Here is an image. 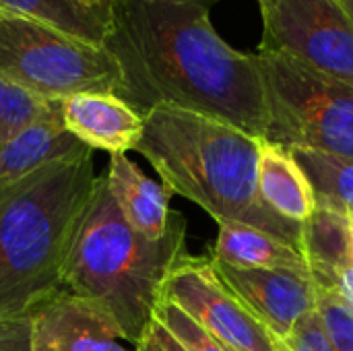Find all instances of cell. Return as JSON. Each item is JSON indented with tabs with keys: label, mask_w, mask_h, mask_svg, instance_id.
Wrapping results in <instances>:
<instances>
[{
	"label": "cell",
	"mask_w": 353,
	"mask_h": 351,
	"mask_svg": "<svg viewBox=\"0 0 353 351\" xmlns=\"http://www.w3.org/2000/svg\"><path fill=\"white\" fill-rule=\"evenodd\" d=\"M211 261L219 279L275 341H283L302 319L316 312L312 275L271 269H242L213 257Z\"/></svg>",
	"instance_id": "9"
},
{
	"label": "cell",
	"mask_w": 353,
	"mask_h": 351,
	"mask_svg": "<svg viewBox=\"0 0 353 351\" xmlns=\"http://www.w3.org/2000/svg\"><path fill=\"white\" fill-rule=\"evenodd\" d=\"M259 143L228 122L157 106L143 116L134 151L172 194L192 201L219 225H250L306 252L304 228L279 217L261 199Z\"/></svg>",
	"instance_id": "2"
},
{
	"label": "cell",
	"mask_w": 353,
	"mask_h": 351,
	"mask_svg": "<svg viewBox=\"0 0 353 351\" xmlns=\"http://www.w3.org/2000/svg\"><path fill=\"white\" fill-rule=\"evenodd\" d=\"M153 317L186 348L188 351H232V348L223 345L203 327H199L186 312H182L176 304L168 300H159L155 306Z\"/></svg>",
	"instance_id": "21"
},
{
	"label": "cell",
	"mask_w": 353,
	"mask_h": 351,
	"mask_svg": "<svg viewBox=\"0 0 353 351\" xmlns=\"http://www.w3.org/2000/svg\"><path fill=\"white\" fill-rule=\"evenodd\" d=\"M87 151L91 149L66 130L58 103L52 114L0 143V184H10L43 166L72 159Z\"/></svg>",
	"instance_id": "12"
},
{
	"label": "cell",
	"mask_w": 353,
	"mask_h": 351,
	"mask_svg": "<svg viewBox=\"0 0 353 351\" xmlns=\"http://www.w3.org/2000/svg\"><path fill=\"white\" fill-rule=\"evenodd\" d=\"M0 74L60 101L74 93H118L120 72L101 46L0 10Z\"/></svg>",
	"instance_id": "6"
},
{
	"label": "cell",
	"mask_w": 353,
	"mask_h": 351,
	"mask_svg": "<svg viewBox=\"0 0 353 351\" xmlns=\"http://www.w3.org/2000/svg\"><path fill=\"white\" fill-rule=\"evenodd\" d=\"M211 257L242 269H271L310 275V263L304 250L242 223L219 225Z\"/></svg>",
	"instance_id": "16"
},
{
	"label": "cell",
	"mask_w": 353,
	"mask_h": 351,
	"mask_svg": "<svg viewBox=\"0 0 353 351\" xmlns=\"http://www.w3.org/2000/svg\"><path fill=\"white\" fill-rule=\"evenodd\" d=\"M182 254H186L182 215L174 213L170 232L161 240H151L128 225L105 176H99L64 265L62 290L101 308L122 339L137 345Z\"/></svg>",
	"instance_id": "4"
},
{
	"label": "cell",
	"mask_w": 353,
	"mask_h": 351,
	"mask_svg": "<svg viewBox=\"0 0 353 351\" xmlns=\"http://www.w3.org/2000/svg\"><path fill=\"white\" fill-rule=\"evenodd\" d=\"M0 351H33L31 317L0 319Z\"/></svg>",
	"instance_id": "23"
},
{
	"label": "cell",
	"mask_w": 353,
	"mask_h": 351,
	"mask_svg": "<svg viewBox=\"0 0 353 351\" xmlns=\"http://www.w3.org/2000/svg\"><path fill=\"white\" fill-rule=\"evenodd\" d=\"M134 351H188L155 317L147 325L141 341L134 345Z\"/></svg>",
	"instance_id": "24"
},
{
	"label": "cell",
	"mask_w": 353,
	"mask_h": 351,
	"mask_svg": "<svg viewBox=\"0 0 353 351\" xmlns=\"http://www.w3.org/2000/svg\"><path fill=\"white\" fill-rule=\"evenodd\" d=\"M0 10L21 14L101 48L112 23L110 4H91L87 0H0Z\"/></svg>",
	"instance_id": "17"
},
{
	"label": "cell",
	"mask_w": 353,
	"mask_h": 351,
	"mask_svg": "<svg viewBox=\"0 0 353 351\" xmlns=\"http://www.w3.org/2000/svg\"><path fill=\"white\" fill-rule=\"evenodd\" d=\"M347 217V215H345ZM347 221H350V228H352V234H353V217H347Z\"/></svg>",
	"instance_id": "27"
},
{
	"label": "cell",
	"mask_w": 353,
	"mask_h": 351,
	"mask_svg": "<svg viewBox=\"0 0 353 351\" xmlns=\"http://www.w3.org/2000/svg\"><path fill=\"white\" fill-rule=\"evenodd\" d=\"M163 300L234 351H277V341L219 279L211 257L178 259L163 283Z\"/></svg>",
	"instance_id": "8"
},
{
	"label": "cell",
	"mask_w": 353,
	"mask_h": 351,
	"mask_svg": "<svg viewBox=\"0 0 353 351\" xmlns=\"http://www.w3.org/2000/svg\"><path fill=\"white\" fill-rule=\"evenodd\" d=\"M60 116L72 132L91 151L110 155L134 151L143 134V116L114 93H74L60 99Z\"/></svg>",
	"instance_id": "11"
},
{
	"label": "cell",
	"mask_w": 353,
	"mask_h": 351,
	"mask_svg": "<svg viewBox=\"0 0 353 351\" xmlns=\"http://www.w3.org/2000/svg\"><path fill=\"white\" fill-rule=\"evenodd\" d=\"M58 103L0 74V143L27 124L52 114Z\"/></svg>",
	"instance_id": "19"
},
{
	"label": "cell",
	"mask_w": 353,
	"mask_h": 351,
	"mask_svg": "<svg viewBox=\"0 0 353 351\" xmlns=\"http://www.w3.org/2000/svg\"><path fill=\"white\" fill-rule=\"evenodd\" d=\"M259 192L273 213L302 228L319 209L314 188L294 153L265 139L259 143Z\"/></svg>",
	"instance_id": "14"
},
{
	"label": "cell",
	"mask_w": 353,
	"mask_h": 351,
	"mask_svg": "<svg viewBox=\"0 0 353 351\" xmlns=\"http://www.w3.org/2000/svg\"><path fill=\"white\" fill-rule=\"evenodd\" d=\"M232 351H234V350H232Z\"/></svg>",
	"instance_id": "28"
},
{
	"label": "cell",
	"mask_w": 353,
	"mask_h": 351,
	"mask_svg": "<svg viewBox=\"0 0 353 351\" xmlns=\"http://www.w3.org/2000/svg\"><path fill=\"white\" fill-rule=\"evenodd\" d=\"M265 87V141L353 159V87L275 52H256Z\"/></svg>",
	"instance_id": "5"
},
{
	"label": "cell",
	"mask_w": 353,
	"mask_h": 351,
	"mask_svg": "<svg viewBox=\"0 0 353 351\" xmlns=\"http://www.w3.org/2000/svg\"><path fill=\"white\" fill-rule=\"evenodd\" d=\"M306 172L319 207L353 217V159L306 149H290Z\"/></svg>",
	"instance_id": "18"
},
{
	"label": "cell",
	"mask_w": 353,
	"mask_h": 351,
	"mask_svg": "<svg viewBox=\"0 0 353 351\" xmlns=\"http://www.w3.org/2000/svg\"><path fill=\"white\" fill-rule=\"evenodd\" d=\"M316 292V314L335 351H353V310L337 292V288L323 279L312 277Z\"/></svg>",
	"instance_id": "20"
},
{
	"label": "cell",
	"mask_w": 353,
	"mask_h": 351,
	"mask_svg": "<svg viewBox=\"0 0 353 351\" xmlns=\"http://www.w3.org/2000/svg\"><path fill=\"white\" fill-rule=\"evenodd\" d=\"M261 52L283 54L353 87V19L339 0H256Z\"/></svg>",
	"instance_id": "7"
},
{
	"label": "cell",
	"mask_w": 353,
	"mask_h": 351,
	"mask_svg": "<svg viewBox=\"0 0 353 351\" xmlns=\"http://www.w3.org/2000/svg\"><path fill=\"white\" fill-rule=\"evenodd\" d=\"M339 2H341V6L347 10V14L353 19V0H339Z\"/></svg>",
	"instance_id": "25"
},
{
	"label": "cell",
	"mask_w": 353,
	"mask_h": 351,
	"mask_svg": "<svg viewBox=\"0 0 353 351\" xmlns=\"http://www.w3.org/2000/svg\"><path fill=\"white\" fill-rule=\"evenodd\" d=\"M122 341L101 308L66 290L31 312L33 351H134Z\"/></svg>",
	"instance_id": "10"
},
{
	"label": "cell",
	"mask_w": 353,
	"mask_h": 351,
	"mask_svg": "<svg viewBox=\"0 0 353 351\" xmlns=\"http://www.w3.org/2000/svg\"><path fill=\"white\" fill-rule=\"evenodd\" d=\"M213 0H112L103 48L120 72L118 97L141 116L172 106L265 139L267 106L254 54L215 31Z\"/></svg>",
	"instance_id": "1"
},
{
	"label": "cell",
	"mask_w": 353,
	"mask_h": 351,
	"mask_svg": "<svg viewBox=\"0 0 353 351\" xmlns=\"http://www.w3.org/2000/svg\"><path fill=\"white\" fill-rule=\"evenodd\" d=\"M93 151L0 184V319L62 290V273L95 186Z\"/></svg>",
	"instance_id": "3"
},
{
	"label": "cell",
	"mask_w": 353,
	"mask_h": 351,
	"mask_svg": "<svg viewBox=\"0 0 353 351\" xmlns=\"http://www.w3.org/2000/svg\"><path fill=\"white\" fill-rule=\"evenodd\" d=\"M87 2H91V4H110L112 0H87Z\"/></svg>",
	"instance_id": "26"
},
{
	"label": "cell",
	"mask_w": 353,
	"mask_h": 351,
	"mask_svg": "<svg viewBox=\"0 0 353 351\" xmlns=\"http://www.w3.org/2000/svg\"><path fill=\"white\" fill-rule=\"evenodd\" d=\"M105 182L132 230L151 240H161L170 232L174 219L170 211L172 192L151 180L128 155H110Z\"/></svg>",
	"instance_id": "13"
},
{
	"label": "cell",
	"mask_w": 353,
	"mask_h": 351,
	"mask_svg": "<svg viewBox=\"0 0 353 351\" xmlns=\"http://www.w3.org/2000/svg\"><path fill=\"white\" fill-rule=\"evenodd\" d=\"M277 351H335L331 348L327 333L321 325L316 312L302 319L294 331L283 339L277 341Z\"/></svg>",
	"instance_id": "22"
},
{
	"label": "cell",
	"mask_w": 353,
	"mask_h": 351,
	"mask_svg": "<svg viewBox=\"0 0 353 351\" xmlns=\"http://www.w3.org/2000/svg\"><path fill=\"white\" fill-rule=\"evenodd\" d=\"M310 275L331 281L353 310V234L345 215L319 207L304 225Z\"/></svg>",
	"instance_id": "15"
}]
</instances>
